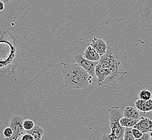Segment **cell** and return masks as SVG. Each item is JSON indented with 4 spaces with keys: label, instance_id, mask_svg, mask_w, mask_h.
<instances>
[{
    "label": "cell",
    "instance_id": "21",
    "mask_svg": "<svg viewBox=\"0 0 152 140\" xmlns=\"http://www.w3.org/2000/svg\"><path fill=\"white\" fill-rule=\"evenodd\" d=\"M21 136H22L20 135L13 134L11 137H9V138H4V140H18V138Z\"/></svg>",
    "mask_w": 152,
    "mask_h": 140
},
{
    "label": "cell",
    "instance_id": "25",
    "mask_svg": "<svg viewBox=\"0 0 152 140\" xmlns=\"http://www.w3.org/2000/svg\"><path fill=\"white\" fill-rule=\"evenodd\" d=\"M149 135H150V137L152 139V131H150L149 133Z\"/></svg>",
    "mask_w": 152,
    "mask_h": 140
},
{
    "label": "cell",
    "instance_id": "3",
    "mask_svg": "<svg viewBox=\"0 0 152 140\" xmlns=\"http://www.w3.org/2000/svg\"><path fill=\"white\" fill-rule=\"evenodd\" d=\"M62 65L63 67L61 73L66 88L76 90L85 89L93 82L94 78L78 65L64 63Z\"/></svg>",
    "mask_w": 152,
    "mask_h": 140
},
{
    "label": "cell",
    "instance_id": "6",
    "mask_svg": "<svg viewBox=\"0 0 152 140\" xmlns=\"http://www.w3.org/2000/svg\"><path fill=\"white\" fill-rule=\"evenodd\" d=\"M74 59L77 64L83 67L94 78H96V68L98 62L88 61L84 58L80 54H76L74 56Z\"/></svg>",
    "mask_w": 152,
    "mask_h": 140
},
{
    "label": "cell",
    "instance_id": "13",
    "mask_svg": "<svg viewBox=\"0 0 152 140\" xmlns=\"http://www.w3.org/2000/svg\"><path fill=\"white\" fill-rule=\"evenodd\" d=\"M27 133L31 135L35 140H41L44 134V129L42 128L40 126L35 125V127L30 131H26Z\"/></svg>",
    "mask_w": 152,
    "mask_h": 140
},
{
    "label": "cell",
    "instance_id": "17",
    "mask_svg": "<svg viewBox=\"0 0 152 140\" xmlns=\"http://www.w3.org/2000/svg\"><path fill=\"white\" fill-rule=\"evenodd\" d=\"M132 128H125L124 135V140H135V137L132 134Z\"/></svg>",
    "mask_w": 152,
    "mask_h": 140
},
{
    "label": "cell",
    "instance_id": "20",
    "mask_svg": "<svg viewBox=\"0 0 152 140\" xmlns=\"http://www.w3.org/2000/svg\"><path fill=\"white\" fill-rule=\"evenodd\" d=\"M20 140H35L34 138L33 137L32 135L30 134L29 133H26L24 134L23 135L21 138H20Z\"/></svg>",
    "mask_w": 152,
    "mask_h": 140
},
{
    "label": "cell",
    "instance_id": "2",
    "mask_svg": "<svg viewBox=\"0 0 152 140\" xmlns=\"http://www.w3.org/2000/svg\"><path fill=\"white\" fill-rule=\"evenodd\" d=\"M1 74L11 75L22 61L18 42L10 32L1 29Z\"/></svg>",
    "mask_w": 152,
    "mask_h": 140
},
{
    "label": "cell",
    "instance_id": "15",
    "mask_svg": "<svg viewBox=\"0 0 152 140\" xmlns=\"http://www.w3.org/2000/svg\"><path fill=\"white\" fill-rule=\"evenodd\" d=\"M139 97L140 99L147 101L152 99V93L148 90H142L139 92Z\"/></svg>",
    "mask_w": 152,
    "mask_h": 140
},
{
    "label": "cell",
    "instance_id": "7",
    "mask_svg": "<svg viewBox=\"0 0 152 140\" xmlns=\"http://www.w3.org/2000/svg\"><path fill=\"white\" fill-rule=\"evenodd\" d=\"M23 117L19 115H14L12 117L9 121V127L12 129L14 134H19L22 136L24 134L26 131L24 129L23 121Z\"/></svg>",
    "mask_w": 152,
    "mask_h": 140
},
{
    "label": "cell",
    "instance_id": "8",
    "mask_svg": "<svg viewBox=\"0 0 152 140\" xmlns=\"http://www.w3.org/2000/svg\"><path fill=\"white\" fill-rule=\"evenodd\" d=\"M90 46L92 47L100 56L105 54L107 48L106 42L98 36H94L91 38Z\"/></svg>",
    "mask_w": 152,
    "mask_h": 140
},
{
    "label": "cell",
    "instance_id": "23",
    "mask_svg": "<svg viewBox=\"0 0 152 140\" xmlns=\"http://www.w3.org/2000/svg\"><path fill=\"white\" fill-rule=\"evenodd\" d=\"M4 3H3V2L2 1H0V5H1V8H0V10L1 11H2L4 9Z\"/></svg>",
    "mask_w": 152,
    "mask_h": 140
},
{
    "label": "cell",
    "instance_id": "1",
    "mask_svg": "<svg viewBox=\"0 0 152 140\" xmlns=\"http://www.w3.org/2000/svg\"><path fill=\"white\" fill-rule=\"evenodd\" d=\"M106 52L101 56L96 68L99 86L116 89L123 85L130 70V61L124 46L118 41H106Z\"/></svg>",
    "mask_w": 152,
    "mask_h": 140
},
{
    "label": "cell",
    "instance_id": "12",
    "mask_svg": "<svg viewBox=\"0 0 152 140\" xmlns=\"http://www.w3.org/2000/svg\"><path fill=\"white\" fill-rule=\"evenodd\" d=\"M123 116L127 118L139 120L140 118V114L137 108L132 106H127L124 110Z\"/></svg>",
    "mask_w": 152,
    "mask_h": 140
},
{
    "label": "cell",
    "instance_id": "18",
    "mask_svg": "<svg viewBox=\"0 0 152 140\" xmlns=\"http://www.w3.org/2000/svg\"><path fill=\"white\" fill-rule=\"evenodd\" d=\"M3 134L4 138H9L13 135L14 131L10 127H8L3 130Z\"/></svg>",
    "mask_w": 152,
    "mask_h": 140
},
{
    "label": "cell",
    "instance_id": "5",
    "mask_svg": "<svg viewBox=\"0 0 152 140\" xmlns=\"http://www.w3.org/2000/svg\"><path fill=\"white\" fill-rule=\"evenodd\" d=\"M136 7L142 22L152 26V0H137Z\"/></svg>",
    "mask_w": 152,
    "mask_h": 140
},
{
    "label": "cell",
    "instance_id": "22",
    "mask_svg": "<svg viewBox=\"0 0 152 140\" xmlns=\"http://www.w3.org/2000/svg\"><path fill=\"white\" fill-rule=\"evenodd\" d=\"M150 135L149 133H145L143 134V136L142 137H140V139H135V140H149L150 139Z\"/></svg>",
    "mask_w": 152,
    "mask_h": 140
},
{
    "label": "cell",
    "instance_id": "4",
    "mask_svg": "<svg viewBox=\"0 0 152 140\" xmlns=\"http://www.w3.org/2000/svg\"><path fill=\"white\" fill-rule=\"evenodd\" d=\"M110 127L111 132L109 134H103L102 140H124L125 127L120 125V120L123 115L118 106H112L108 109Z\"/></svg>",
    "mask_w": 152,
    "mask_h": 140
},
{
    "label": "cell",
    "instance_id": "10",
    "mask_svg": "<svg viewBox=\"0 0 152 140\" xmlns=\"http://www.w3.org/2000/svg\"><path fill=\"white\" fill-rule=\"evenodd\" d=\"M135 107L138 111H141L144 113L152 111V99L145 101L138 99L135 102Z\"/></svg>",
    "mask_w": 152,
    "mask_h": 140
},
{
    "label": "cell",
    "instance_id": "24",
    "mask_svg": "<svg viewBox=\"0 0 152 140\" xmlns=\"http://www.w3.org/2000/svg\"><path fill=\"white\" fill-rule=\"evenodd\" d=\"M13 0H0V1H2L3 2V3L4 4H8L10 3V2H12Z\"/></svg>",
    "mask_w": 152,
    "mask_h": 140
},
{
    "label": "cell",
    "instance_id": "11",
    "mask_svg": "<svg viewBox=\"0 0 152 140\" xmlns=\"http://www.w3.org/2000/svg\"><path fill=\"white\" fill-rule=\"evenodd\" d=\"M82 55L84 58L88 61L94 62H98L101 57V56L90 45L86 47Z\"/></svg>",
    "mask_w": 152,
    "mask_h": 140
},
{
    "label": "cell",
    "instance_id": "19",
    "mask_svg": "<svg viewBox=\"0 0 152 140\" xmlns=\"http://www.w3.org/2000/svg\"><path fill=\"white\" fill-rule=\"evenodd\" d=\"M132 134L133 135V136H134V137H135V139H140V137L143 136V133L137 129L132 128Z\"/></svg>",
    "mask_w": 152,
    "mask_h": 140
},
{
    "label": "cell",
    "instance_id": "16",
    "mask_svg": "<svg viewBox=\"0 0 152 140\" xmlns=\"http://www.w3.org/2000/svg\"><path fill=\"white\" fill-rule=\"evenodd\" d=\"M23 125L24 129L25 130V131H27L32 130L35 127L36 125H35V123L32 120L26 119L24 120Z\"/></svg>",
    "mask_w": 152,
    "mask_h": 140
},
{
    "label": "cell",
    "instance_id": "14",
    "mask_svg": "<svg viewBox=\"0 0 152 140\" xmlns=\"http://www.w3.org/2000/svg\"><path fill=\"white\" fill-rule=\"evenodd\" d=\"M139 120H134L123 117L120 120V125L125 128H133L135 125L138 122Z\"/></svg>",
    "mask_w": 152,
    "mask_h": 140
},
{
    "label": "cell",
    "instance_id": "9",
    "mask_svg": "<svg viewBox=\"0 0 152 140\" xmlns=\"http://www.w3.org/2000/svg\"><path fill=\"white\" fill-rule=\"evenodd\" d=\"M133 128L139 129L143 134L148 133L152 131V120L146 117H141Z\"/></svg>",
    "mask_w": 152,
    "mask_h": 140
}]
</instances>
